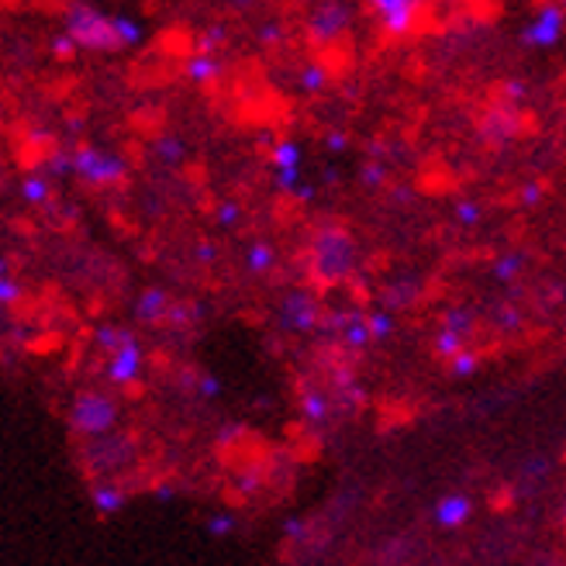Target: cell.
I'll list each match as a JSON object with an SVG mask.
<instances>
[{"instance_id": "6da1fadb", "label": "cell", "mask_w": 566, "mask_h": 566, "mask_svg": "<svg viewBox=\"0 0 566 566\" xmlns=\"http://www.w3.org/2000/svg\"><path fill=\"white\" fill-rule=\"evenodd\" d=\"M63 32L76 42L80 52H97V55H115L128 52L146 42V24L132 14H107L87 0H73L63 11Z\"/></svg>"}, {"instance_id": "7a4b0ae2", "label": "cell", "mask_w": 566, "mask_h": 566, "mask_svg": "<svg viewBox=\"0 0 566 566\" xmlns=\"http://www.w3.org/2000/svg\"><path fill=\"white\" fill-rule=\"evenodd\" d=\"M356 270H359L356 239L343 224H332V221L322 224L307 245V276L315 280L318 287H335V283H346Z\"/></svg>"}, {"instance_id": "3957f363", "label": "cell", "mask_w": 566, "mask_h": 566, "mask_svg": "<svg viewBox=\"0 0 566 566\" xmlns=\"http://www.w3.org/2000/svg\"><path fill=\"white\" fill-rule=\"evenodd\" d=\"M125 174H128L125 156H118L107 146H94V142H87V146H76L70 153V177H76L83 187H91V190L118 187L125 180Z\"/></svg>"}, {"instance_id": "277c9868", "label": "cell", "mask_w": 566, "mask_h": 566, "mask_svg": "<svg viewBox=\"0 0 566 566\" xmlns=\"http://www.w3.org/2000/svg\"><path fill=\"white\" fill-rule=\"evenodd\" d=\"M70 424L80 436H107L118 424V401L101 390H83L70 405Z\"/></svg>"}, {"instance_id": "5b68a950", "label": "cell", "mask_w": 566, "mask_h": 566, "mask_svg": "<svg viewBox=\"0 0 566 566\" xmlns=\"http://www.w3.org/2000/svg\"><path fill=\"white\" fill-rule=\"evenodd\" d=\"M349 24H353V8L346 0H318L315 11L307 14L304 32L315 45H335L349 32Z\"/></svg>"}, {"instance_id": "8992f818", "label": "cell", "mask_w": 566, "mask_h": 566, "mask_svg": "<svg viewBox=\"0 0 566 566\" xmlns=\"http://www.w3.org/2000/svg\"><path fill=\"white\" fill-rule=\"evenodd\" d=\"M280 325L294 335L315 332L322 325V301L315 297V291H287V297L280 301Z\"/></svg>"}, {"instance_id": "52a82bcc", "label": "cell", "mask_w": 566, "mask_h": 566, "mask_svg": "<svg viewBox=\"0 0 566 566\" xmlns=\"http://www.w3.org/2000/svg\"><path fill=\"white\" fill-rule=\"evenodd\" d=\"M390 39H408L424 11V0H366Z\"/></svg>"}, {"instance_id": "ba28073f", "label": "cell", "mask_w": 566, "mask_h": 566, "mask_svg": "<svg viewBox=\"0 0 566 566\" xmlns=\"http://www.w3.org/2000/svg\"><path fill=\"white\" fill-rule=\"evenodd\" d=\"M563 32H566V11L559 4H543V8H535V14L528 18V24L522 28V42L528 49H556L563 42Z\"/></svg>"}, {"instance_id": "9c48e42d", "label": "cell", "mask_w": 566, "mask_h": 566, "mask_svg": "<svg viewBox=\"0 0 566 566\" xmlns=\"http://www.w3.org/2000/svg\"><path fill=\"white\" fill-rule=\"evenodd\" d=\"M270 166H273V180L276 190L283 193H297L301 180V169H304V149L297 138H276L273 149H270Z\"/></svg>"}, {"instance_id": "30bf717a", "label": "cell", "mask_w": 566, "mask_h": 566, "mask_svg": "<svg viewBox=\"0 0 566 566\" xmlns=\"http://www.w3.org/2000/svg\"><path fill=\"white\" fill-rule=\"evenodd\" d=\"M142 363H146V356H142L138 338L128 335L115 353H107V380L115 384V387L135 384L142 377Z\"/></svg>"}, {"instance_id": "8fae6325", "label": "cell", "mask_w": 566, "mask_h": 566, "mask_svg": "<svg viewBox=\"0 0 566 566\" xmlns=\"http://www.w3.org/2000/svg\"><path fill=\"white\" fill-rule=\"evenodd\" d=\"M218 76H221V55L218 52L197 49L193 55H187V63H184L187 83H193V87H211Z\"/></svg>"}, {"instance_id": "7c38bea8", "label": "cell", "mask_w": 566, "mask_h": 566, "mask_svg": "<svg viewBox=\"0 0 566 566\" xmlns=\"http://www.w3.org/2000/svg\"><path fill=\"white\" fill-rule=\"evenodd\" d=\"M169 315H174V301H169V294L163 287H149V291L138 294V301H135V318L142 325H159Z\"/></svg>"}, {"instance_id": "4fadbf2b", "label": "cell", "mask_w": 566, "mask_h": 566, "mask_svg": "<svg viewBox=\"0 0 566 566\" xmlns=\"http://www.w3.org/2000/svg\"><path fill=\"white\" fill-rule=\"evenodd\" d=\"M338 332H343V343L349 349H366L374 343V335H370V318L363 315V311H349V315L343 318H335Z\"/></svg>"}, {"instance_id": "5bb4252c", "label": "cell", "mask_w": 566, "mask_h": 566, "mask_svg": "<svg viewBox=\"0 0 566 566\" xmlns=\"http://www.w3.org/2000/svg\"><path fill=\"white\" fill-rule=\"evenodd\" d=\"M470 515H473V504L463 494H449L436 504V522L442 528H460Z\"/></svg>"}, {"instance_id": "9a60e30c", "label": "cell", "mask_w": 566, "mask_h": 566, "mask_svg": "<svg viewBox=\"0 0 566 566\" xmlns=\"http://www.w3.org/2000/svg\"><path fill=\"white\" fill-rule=\"evenodd\" d=\"M432 349H436L439 359H452L457 353L467 349V335L457 332V328H449V325H442V328L436 332V338H432Z\"/></svg>"}, {"instance_id": "2e32d148", "label": "cell", "mask_w": 566, "mask_h": 566, "mask_svg": "<svg viewBox=\"0 0 566 566\" xmlns=\"http://www.w3.org/2000/svg\"><path fill=\"white\" fill-rule=\"evenodd\" d=\"M328 80H332V73H328L325 63H307V66H301V73H297V87H301L304 94H322V91L328 87Z\"/></svg>"}, {"instance_id": "e0dca14e", "label": "cell", "mask_w": 566, "mask_h": 566, "mask_svg": "<svg viewBox=\"0 0 566 566\" xmlns=\"http://www.w3.org/2000/svg\"><path fill=\"white\" fill-rule=\"evenodd\" d=\"M21 201L24 205H45L49 201V193H52V184H49V174H32V177H24L21 187Z\"/></svg>"}, {"instance_id": "ac0fdd59", "label": "cell", "mask_w": 566, "mask_h": 566, "mask_svg": "<svg viewBox=\"0 0 566 566\" xmlns=\"http://www.w3.org/2000/svg\"><path fill=\"white\" fill-rule=\"evenodd\" d=\"M91 501H94V507H97L101 515H115V512H122V507H125V494L115 484H97L91 491Z\"/></svg>"}, {"instance_id": "d6986e66", "label": "cell", "mask_w": 566, "mask_h": 566, "mask_svg": "<svg viewBox=\"0 0 566 566\" xmlns=\"http://www.w3.org/2000/svg\"><path fill=\"white\" fill-rule=\"evenodd\" d=\"M153 153H156V159L163 166H177V163H184L187 146H184V138H177V135H163V138L153 142Z\"/></svg>"}, {"instance_id": "ffe728a7", "label": "cell", "mask_w": 566, "mask_h": 566, "mask_svg": "<svg viewBox=\"0 0 566 566\" xmlns=\"http://www.w3.org/2000/svg\"><path fill=\"white\" fill-rule=\"evenodd\" d=\"M273 263H276V252H273L270 242H252L245 249V270L249 273H270Z\"/></svg>"}, {"instance_id": "44dd1931", "label": "cell", "mask_w": 566, "mask_h": 566, "mask_svg": "<svg viewBox=\"0 0 566 566\" xmlns=\"http://www.w3.org/2000/svg\"><path fill=\"white\" fill-rule=\"evenodd\" d=\"M522 270H525V256H522V252H504V256L491 266V273H494V280H497V283L515 280Z\"/></svg>"}, {"instance_id": "7402d4cb", "label": "cell", "mask_w": 566, "mask_h": 566, "mask_svg": "<svg viewBox=\"0 0 566 566\" xmlns=\"http://www.w3.org/2000/svg\"><path fill=\"white\" fill-rule=\"evenodd\" d=\"M128 335H132V332H125V328H118V325H101V328L94 332V343H97V349H104V353H115Z\"/></svg>"}, {"instance_id": "603a6c76", "label": "cell", "mask_w": 566, "mask_h": 566, "mask_svg": "<svg viewBox=\"0 0 566 566\" xmlns=\"http://www.w3.org/2000/svg\"><path fill=\"white\" fill-rule=\"evenodd\" d=\"M442 325H449V328H457V332L470 335L473 325H476V318H473V311H470L467 304H457V307H449L446 315H442Z\"/></svg>"}, {"instance_id": "cb8c5ba5", "label": "cell", "mask_w": 566, "mask_h": 566, "mask_svg": "<svg viewBox=\"0 0 566 566\" xmlns=\"http://www.w3.org/2000/svg\"><path fill=\"white\" fill-rule=\"evenodd\" d=\"M301 408H304L307 421H325L328 418V401H325V394H318V390H304Z\"/></svg>"}, {"instance_id": "d4e9b609", "label": "cell", "mask_w": 566, "mask_h": 566, "mask_svg": "<svg viewBox=\"0 0 566 566\" xmlns=\"http://www.w3.org/2000/svg\"><path fill=\"white\" fill-rule=\"evenodd\" d=\"M370 335H374V343H384V338L394 335V328H398V322H394L390 311H370Z\"/></svg>"}, {"instance_id": "484cf974", "label": "cell", "mask_w": 566, "mask_h": 566, "mask_svg": "<svg viewBox=\"0 0 566 566\" xmlns=\"http://www.w3.org/2000/svg\"><path fill=\"white\" fill-rule=\"evenodd\" d=\"M449 370H452V377H473L480 370V356L473 349H463L449 359Z\"/></svg>"}, {"instance_id": "4316f807", "label": "cell", "mask_w": 566, "mask_h": 566, "mask_svg": "<svg viewBox=\"0 0 566 566\" xmlns=\"http://www.w3.org/2000/svg\"><path fill=\"white\" fill-rule=\"evenodd\" d=\"M42 169H45L49 177H63V174H70V153H63V149L49 153V156L42 159Z\"/></svg>"}, {"instance_id": "83f0119b", "label": "cell", "mask_w": 566, "mask_h": 566, "mask_svg": "<svg viewBox=\"0 0 566 566\" xmlns=\"http://www.w3.org/2000/svg\"><path fill=\"white\" fill-rule=\"evenodd\" d=\"M49 52L55 55V60H70V55H76V42L70 39V32H55L52 42H49Z\"/></svg>"}, {"instance_id": "f1b7e54d", "label": "cell", "mask_w": 566, "mask_h": 566, "mask_svg": "<svg viewBox=\"0 0 566 566\" xmlns=\"http://www.w3.org/2000/svg\"><path fill=\"white\" fill-rule=\"evenodd\" d=\"M239 218H242V208H239L235 201H224V205L214 211V221L221 224V229H235Z\"/></svg>"}, {"instance_id": "f546056e", "label": "cell", "mask_w": 566, "mask_h": 566, "mask_svg": "<svg viewBox=\"0 0 566 566\" xmlns=\"http://www.w3.org/2000/svg\"><path fill=\"white\" fill-rule=\"evenodd\" d=\"M359 180H363V187H384V180H387V166H384V163H366V166H363V174H359Z\"/></svg>"}, {"instance_id": "4dcf8cb0", "label": "cell", "mask_w": 566, "mask_h": 566, "mask_svg": "<svg viewBox=\"0 0 566 566\" xmlns=\"http://www.w3.org/2000/svg\"><path fill=\"white\" fill-rule=\"evenodd\" d=\"M480 214H484V208H480L476 201H460L457 205V221L463 224V229H473V224L480 221Z\"/></svg>"}, {"instance_id": "1f68e13d", "label": "cell", "mask_w": 566, "mask_h": 566, "mask_svg": "<svg viewBox=\"0 0 566 566\" xmlns=\"http://www.w3.org/2000/svg\"><path fill=\"white\" fill-rule=\"evenodd\" d=\"M208 532L214 535V539H221V535H232L235 532V518L232 515H211L208 518Z\"/></svg>"}, {"instance_id": "d6a6232c", "label": "cell", "mask_w": 566, "mask_h": 566, "mask_svg": "<svg viewBox=\"0 0 566 566\" xmlns=\"http://www.w3.org/2000/svg\"><path fill=\"white\" fill-rule=\"evenodd\" d=\"M197 394H201V398H208V401H214L218 394H221V380L214 374H205L201 380H197Z\"/></svg>"}, {"instance_id": "836d02e7", "label": "cell", "mask_w": 566, "mask_h": 566, "mask_svg": "<svg viewBox=\"0 0 566 566\" xmlns=\"http://www.w3.org/2000/svg\"><path fill=\"white\" fill-rule=\"evenodd\" d=\"M224 42V28L221 24H214V28H208V32L201 35V42H197V49H208V52H218V45Z\"/></svg>"}, {"instance_id": "e575fe53", "label": "cell", "mask_w": 566, "mask_h": 566, "mask_svg": "<svg viewBox=\"0 0 566 566\" xmlns=\"http://www.w3.org/2000/svg\"><path fill=\"white\" fill-rule=\"evenodd\" d=\"M18 283L11 280V276H0V304H4V307H11L14 301H18Z\"/></svg>"}, {"instance_id": "d590c367", "label": "cell", "mask_w": 566, "mask_h": 566, "mask_svg": "<svg viewBox=\"0 0 566 566\" xmlns=\"http://www.w3.org/2000/svg\"><path fill=\"white\" fill-rule=\"evenodd\" d=\"M518 197H522V205H539L543 201V184H525L522 190H518Z\"/></svg>"}, {"instance_id": "8d00e7d4", "label": "cell", "mask_w": 566, "mask_h": 566, "mask_svg": "<svg viewBox=\"0 0 566 566\" xmlns=\"http://www.w3.org/2000/svg\"><path fill=\"white\" fill-rule=\"evenodd\" d=\"M346 146H349L346 132H328V135H325V149H328V153H346Z\"/></svg>"}, {"instance_id": "74e56055", "label": "cell", "mask_w": 566, "mask_h": 566, "mask_svg": "<svg viewBox=\"0 0 566 566\" xmlns=\"http://www.w3.org/2000/svg\"><path fill=\"white\" fill-rule=\"evenodd\" d=\"M283 535H287V539H304V535H307V525H304L301 518H287V522H283Z\"/></svg>"}, {"instance_id": "f35d334b", "label": "cell", "mask_w": 566, "mask_h": 566, "mask_svg": "<svg viewBox=\"0 0 566 566\" xmlns=\"http://www.w3.org/2000/svg\"><path fill=\"white\" fill-rule=\"evenodd\" d=\"M260 42H266V45L280 42V24H276V21H270V24L260 28Z\"/></svg>"}, {"instance_id": "ab89813d", "label": "cell", "mask_w": 566, "mask_h": 566, "mask_svg": "<svg viewBox=\"0 0 566 566\" xmlns=\"http://www.w3.org/2000/svg\"><path fill=\"white\" fill-rule=\"evenodd\" d=\"M497 322H501V325H507V328H515V325H518L522 318H518V311L512 307V311H501V315H497Z\"/></svg>"}, {"instance_id": "60d3db41", "label": "cell", "mask_w": 566, "mask_h": 566, "mask_svg": "<svg viewBox=\"0 0 566 566\" xmlns=\"http://www.w3.org/2000/svg\"><path fill=\"white\" fill-rule=\"evenodd\" d=\"M214 252H218V249H214L211 242H205V245H197V260H201V263H211V260H214Z\"/></svg>"}, {"instance_id": "b9f144b4", "label": "cell", "mask_w": 566, "mask_h": 566, "mask_svg": "<svg viewBox=\"0 0 566 566\" xmlns=\"http://www.w3.org/2000/svg\"><path fill=\"white\" fill-rule=\"evenodd\" d=\"M174 497H177V491H174V488H169V484H159V488H156V501L169 504V501H174Z\"/></svg>"}, {"instance_id": "7bdbcfd3", "label": "cell", "mask_w": 566, "mask_h": 566, "mask_svg": "<svg viewBox=\"0 0 566 566\" xmlns=\"http://www.w3.org/2000/svg\"><path fill=\"white\" fill-rule=\"evenodd\" d=\"M232 4H235V8H242V11H245V8H252V4H256V0H232Z\"/></svg>"}]
</instances>
